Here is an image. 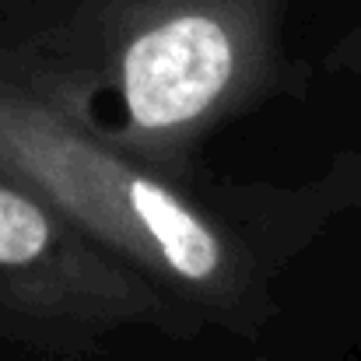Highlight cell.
<instances>
[{"label":"cell","instance_id":"6da1fadb","mask_svg":"<svg viewBox=\"0 0 361 361\" xmlns=\"http://www.w3.org/2000/svg\"><path fill=\"white\" fill-rule=\"evenodd\" d=\"M281 0H81L21 78L56 113L169 172L274 74Z\"/></svg>","mask_w":361,"mask_h":361},{"label":"cell","instance_id":"7a4b0ae2","mask_svg":"<svg viewBox=\"0 0 361 361\" xmlns=\"http://www.w3.org/2000/svg\"><path fill=\"white\" fill-rule=\"evenodd\" d=\"M0 172L179 302L218 316L252 309L256 270L239 242L169 176L81 130L14 74H0Z\"/></svg>","mask_w":361,"mask_h":361},{"label":"cell","instance_id":"3957f363","mask_svg":"<svg viewBox=\"0 0 361 361\" xmlns=\"http://www.w3.org/2000/svg\"><path fill=\"white\" fill-rule=\"evenodd\" d=\"M74 225L56 204L0 172V312L67 330L186 323L190 305Z\"/></svg>","mask_w":361,"mask_h":361},{"label":"cell","instance_id":"277c9868","mask_svg":"<svg viewBox=\"0 0 361 361\" xmlns=\"http://www.w3.org/2000/svg\"><path fill=\"white\" fill-rule=\"evenodd\" d=\"M330 63H334V67H344V71H355V74H361V25L351 32V35H344V39L337 42V49L330 53Z\"/></svg>","mask_w":361,"mask_h":361}]
</instances>
